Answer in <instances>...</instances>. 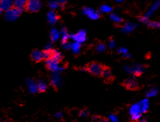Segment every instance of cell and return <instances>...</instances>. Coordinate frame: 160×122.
I'll return each mask as SVG.
<instances>
[{
    "mask_svg": "<svg viewBox=\"0 0 160 122\" xmlns=\"http://www.w3.org/2000/svg\"><path fill=\"white\" fill-rule=\"evenodd\" d=\"M24 11L23 9H18L17 7L13 6L9 10L4 11V18L6 21L12 23L16 21V20L18 19L21 13Z\"/></svg>",
    "mask_w": 160,
    "mask_h": 122,
    "instance_id": "6da1fadb",
    "label": "cell"
},
{
    "mask_svg": "<svg viewBox=\"0 0 160 122\" xmlns=\"http://www.w3.org/2000/svg\"><path fill=\"white\" fill-rule=\"evenodd\" d=\"M41 0H28L25 6V10L30 13H37L42 7Z\"/></svg>",
    "mask_w": 160,
    "mask_h": 122,
    "instance_id": "7a4b0ae2",
    "label": "cell"
},
{
    "mask_svg": "<svg viewBox=\"0 0 160 122\" xmlns=\"http://www.w3.org/2000/svg\"><path fill=\"white\" fill-rule=\"evenodd\" d=\"M46 65L48 70L53 72H60L65 69L64 67L60 65L59 62L55 61L52 58L46 60Z\"/></svg>",
    "mask_w": 160,
    "mask_h": 122,
    "instance_id": "3957f363",
    "label": "cell"
},
{
    "mask_svg": "<svg viewBox=\"0 0 160 122\" xmlns=\"http://www.w3.org/2000/svg\"><path fill=\"white\" fill-rule=\"evenodd\" d=\"M103 68V65H101V64L98 63H92L88 66L87 70L93 75L101 76Z\"/></svg>",
    "mask_w": 160,
    "mask_h": 122,
    "instance_id": "277c9868",
    "label": "cell"
},
{
    "mask_svg": "<svg viewBox=\"0 0 160 122\" xmlns=\"http://www.w3.org/2000/svg\"><path fill=\"white\" fill-rule=\"evenodd\" d=\"M82 13L90 18L91 20H96L100 18V12L98 11L95 10L94 9L89 7H84L82 9Z\"/></svg>",
    "mask_w": 160,
    "mask_h": 122,
    "instance_id": "5b68a950",
    "label": "cell"
},
{
    "mask_svg": "<svg viewBox=\"0 0 160 122\" xmlns=\"http://www.w3.org/2000/svg\"><path fill=\"white\" fill-rule=\"evenodd\" d=\"M70 38L74 41L78 42L82 44L84 41L87 40V32L84 30H81L77 33L73 34H71Z\"/></svg>",
    "mask_w": 160,
    "mask_h": 122,
    "instance_id": "8992f818",
    "label": "cell"
},
{
    "mask_svg": "<svg viewBox=\"0 0 160 122\" xmlns=\"http://www.w3.org/2000/svg\"><path fill=\"white\" fill-rule=\"evenodd\" d=\"M124 86L128 89L134 90L138 88V83L137 80L135 79V77H130L125 81Z\"/></svg>",
    "mask_w": 160,
    "mask_h": 122,
    "instance_id": "52a82bcc",
    "label": "cell"
},
{
    "mask_svg": "<svg viewBox=\"0 0 160 122\" xmlns=\"http://www.w3.org/2000/svg\"><path fill=\"white\" fill-rule=\"evenodd\" d=\"M159 5L160 1L159 0H156V1L152 4L151 6H150V8L149 9V10L148 11V12L144 15L145 16L148 18H150V16H152L158 10V9L159 8Z\"/></svg>",
    "mask_w": 160,
    "mask_h": 122,
    "instance_id": "ba28073f",
    "label": "cell"
},
{
    "mask_svg": "<svg viewBox=\"0 0 160 122\" xmlns=\"http://www.w3.org/2000/svg\"><path fill=\"white\" fill-rule=\"evenodd\" d=\"M26 86L30 93H36L38 92L37 86V82L33 79H28L26 81Z\"/></svg>",
    "mask_w": 160,
    "mask_h": 122,
    "instance_id": "9c48e42d",
    "label": "cell"
},
{
    "mask_svg": "<svg viewBox=\"0 0 160 122\" xmlns=\"http://www.w3.org/2000/svg\"><path fill=\"white\" fill-rule=\"evenodd\" d=\"M47 20L51 25H54L59 20V16L54 11H50L47 13Z\"/></svg>",
    "mask_w": 160,
    "mask_h": 122,
    "instance_id": "30bf717a",
    "label": "cell"
},
{
    "mask_svg": "<svg viewBox=\"0 0 160 122\" xmlns=\"http://www.w3.org/2000/svg\"><path fill=\"white\" fill-rule=\"evenodd\" d=\"M31 58L32 61L34 62H37V63L42 61V60H44L42 51L38 49H35V50L32 51V52L31 54Z\"/></svg>",
    "mask_w": 160,
    "mask_h": 122,
    "instance_id": "8fae6325",
    "label": "cell"
},
{
    "mask_svg": "<svg viewBox=\"0 0 160 122\" xmlns=\"http://www.w3.org/2000/svg\"><path fill=\"white\" fill-rule=\"evenodd\" d=\"M0 6L4 12L14 6L13 0H0Z\"/></svg>",
    "mask_w": 160,
    "mask_h": 122,
    "instance_id": "7c38bea8",
    "label": "cell"
},
{
    "mask_svg": "<svg viewBox=\"0 0 160 122\" xmlns=\"http://www.w3.org/2000/svg\"><path fill=\"white\" fill-rule=\"evenodd\" d=\"M52 84L55 87H59L62 83V79L59 75V72H54L52 77Z\"/></svg>",
    "mask_w": 160,
    "mask_h": 122,
    "instance_id": "4fadbf2b",
    "label": "cell"
},
{
    "mask_svg": "<svg viewBox=\"0 0 160 122\" xmlns=\"http://www.w3.org/2000/svg\"><path fill=\"white\" fill-rule=\"evenodd\" d=\"M145 67L142 65H135L133 67H132V73L134 75L136 76H140L145 72Z\"/></svg>",
    "mask_w": 160,
    "mask_h": 122,
    "instance_id": "5bb4252c",
    "label": "cell"
},
{
    "mask_svg": "<svg viewBox=\"0 0 160 122\" xmlns=\"http://www.w3.org/2000/svg\"><path fill=\"white\" fill-rule=\"evenodd\" d=\"M136 25L134 23H126L124 25V26L122 27V31L124 33L129 34L133 31L136 28Z\"/></svg>",
    "mask_w": 160,
    "mask_h": 122,
    "instance_id": "9a60e30c",
    "label": "cell"
},
{
    "mask_svg": "<svg viewBox=\"0 0 160 122\" xmlns=\"http://www.w3.org/2000/svg\"><path fill=\"white\" fill-rule=\"evenodd\" d=\"M129 114L131 116L134 114H142L141 113V109H140V105L139 103H134L129 108Z\"/></svg>",
    "mask_w": 160,
    "mask_h": 122,
    "instance_id": "2e32d148",
    "label": "cell"
},
{
    "mask_svg": "<svg viewBox=\"0 0 160 122\" xmlns=\"http://www.w3.org/2000/svg\"><path fill=\"white\" fill-rule=\"evenodd\" d=\"M140 109H141V113H145L148 111L150 107V103L148 99L145 98L143 99V100L141 101L140 103Z\"/></svg>",
    "mask_w": 160,
    "mask_h": 122,
    "instance_id": "e0dca14e",
    "label": "cell"
},
{
    "mask_svg": "<svg viewBox=\"0 0 160 122\" xmlns=\"http://www.w3.org/2000/svg\"><path fill=\"white\" fill-rule=\"evenodd\" d=\"M60 34H61V41L62 43L66 42V41H68L69 39L70 38V35H69L68 30H67L66 27H62L61 32H60Z\"/></svg>",
    "mask_w": 160,
    "mask_h": 122,
    "instance_id": "ac0fdd59",
    "label": "cell"
},
{
    "mask_svg": "<svg viewBox=\"0 0 160 122\" xmlns=\"http://www.w3.org/2000/svg\"><path fill=\"white\" fill-rule=\"evenodd\" d=\"M50 37L52 41L55 42V41L59 40V39L61 37V34H60L59 31L56 28H53L50 32Z\"/></svg>",
    "mask_w": 160,
    "mask_h": 122,
    "instance_id": "d6986e66",
    "label": "cell"
},
{
    "mask_svg": "<svg viewBox=\"0 0 160 122\" xmlns=\"http://www.w3.org/2000/svg\"><path fill=\"white\" fill-rule=\"evenodd\" d=\"M28 0H13V3H14V6L18 9L25 10V6Z\"/></svg>",
    "mask_w": 160,
    "mask_h": 122,
    "instance_id": "ffe728a7",
    "label": "cell"
},
{
    "mask_svg": "<svg viewBox=\"0 0 160 122\" xmlns=\"http://www.w3.org/2000/svg\"><path fill=\"white\" fill-rule=\"evenodd\" d=\"M110 19L116 24H121L123 22L122 18L120 17L119 15H117V13H110Z\"/></svg>",
    "mask_w": 160,
    "mask_h": 122,
    "instance_id": "44dd1931",
    "label": "cell"
},
{
    "mask_svg": "<svg viewBox=\"0 0 160 122\" xmlns=\"http://www.w3.org/2000/svg\"><path fill=\"white\" fill-rule=\"evenodd\" d=\"M70 49L73 51V54H75L76 55L80 54L81 50V44L76 42V41H74L73 43L71 44Z\"/></svg>",
    "mask_w": 160,
    "mask_h": 122,
    "instance_id": "7402d4cb",
    "label": "cell"
},
{
    "mask_svg": "<svg viewBox=\"0 0 160 122\" xmlns=\"http://www.w3.org/2000/svg\"><path fill=\"white\" fill-rule=\"evenodd\" d=\"M101 75L103 76V77L104 79H105L107 80H109V79H111L112 77V71L110 68H103V72H102Z\"/></svg>",
    "mask_w": 160,
    "mask_h": 122,
    "instance_id": "603a6c76",
    "label": "cell"
},
{
    "mask_svg": "<svg viewBox=\"0 0 160 122\" xmlns=\"http://www.w3.org/2000/svg\"><path fill=\"white\" fill-rule=\"evenodd\" d=\"M37 86L38 92H45L47 89V84L43 80H40L37 82Z\"/></svg>",
    "mask_w": 160,
    "mask_h": 122,
    "instance_id": "cb8c5ba5",
    "label": "cell"
},
{
    "mask_svg": "<svg viewBox=\"0 0 160 122\" xmlns=\"http://www.w3.org/2000/svg\"><path fill=\"white\" fill-rule=\"evenodd\" d=\"M112 6L108 5V4H103V5H101V7H100V12L104 13H112Z\"/></svg>",
    "mask_w": 160,
    "mask_h": 122,
    "instance_id": "d4e9b609",
    "label": "cell"
},
{
    "mask_svg": "<svg viewBox=\"0 0 160 122\" xmlns=\"http://www.w3.org/2000/svg\"><path fill=\"white\" fill-rule=\"evenodd\" d=\"M48 7L50 8L51 10H53V11L56 10V9H58L59 8H62L61 5H60L56 1H55V0H50L48 3Z\"/></svg>",
    "mask_w": 160,
    "mask_h": 122,
    "instance_id": "484cf974",
    "label": "cell"
},
{
    "mask_svg": "<svg viewBox=\"0 0 160 122\" xmlns=\"http://www.w3.org/2000/svg\"><path fill=\"white\" fill-rule=\"evenodd\" d=\"M51 58H52L53 60H54L55 61L60 62L62 59V55L61 53H60L59 51H53L52 52V56Z\"/></svg>",
    "mask_w": 160,
    "mask_h": 122,
    "instance_id": "4316f807",
    "label": "cell"
},
{
    "mask_svg": "<svg viewBox=\"0 0 160 122\" xmlns=\"http://www.w3.org/2000/svg\"><path fill=\"white\" fill-rule=\"evenodd\" d=\"M157 94H158V89L155 88V87H153V88L148 90L147 93H146V96L148 98H152L157 96Z\"/></svg>",
    "mask_w": 160,
    "mask_h": 122,
    "instance_id": "83f0119b",
    "label": "cell"
},
{
    "mask_svg": "<svg viewBox=\"0 0 160 122\" xmlns=\"http://www.w3.org/2000/svg\"><path fill=\"white\" fill-rule=\"evenodd\" d=\"M52 52L53 49H45L44 51H43V59L48 60L51 58L52 56Z\"/></svg>",
    "mask_w": 160,
    "mask_h": 122,
    "instance_id": "f1b7e54d",
    "label": "cell"
},
{
    "mask_svg": "<svg viewBox=\"0 0 160 122\" xmlns=\"http://www.w3.org/2000/svg\"><path fill=\"white\" fill-rule=\"evenodd\" d=\"M148 27H151V28H159L160 26V23L158 21H148L147 23Z\"/></svg>",
    "mask_w": 160,
    "mask_h": 122,
    "instance_id": "f546056e",
    "label": "cell"
},
{
    "mask_svg": "<svg viewBox=\"0 0 160 122\" xmlns=\"http://www.w3.org/2000/svg\"><path fill=\"white\" fill-rule=\"evenodd\" d=\"M106 49V45L103 43H100L96 46V50L98 53L104 52Z\"/></svg>",
    "mask_w": 160,
    "mask_h": 122,
    "instance_id": "4dcf8cb0",
    "label": "cell"
},
{
    "mask_svg": "<svg viewBox=\"0 0 160 122\" xmlns=\"http://www.w3.org/2000/svg\"><path fill=\"white\" fill-rule=\"evenodd\" d=\"M115 46H116V42L114 40H112H112H109L108 43V47L109 49H113L115 47Z\"/></svg>",
    "mask_w": 160,
    "mask_h": 122,
    "instance_id": "1f68e13d",
    "label": "cell"
},
{
    "mask_svg": "<svg viewBox=\"0 0 160 122\" xmlns=\"http://www.w3.org/2000/svg\"><path fill=\"white\" fill-rule=\"evenodd\" d=\"M89 110H87V109H84V110H82V111L80 112V116L82 117H84V118H85V117H87L89 116Z\"/></svg>",
    "mask_w": 160,
    "mask_h": 122,
    "instance_id": "d6a6232c",
    "label": "cell"
},
{
    "mask_svg": "<svg viewBox=\"0 0 160 122\" xmlns=\"http://www.w3.org/2000/svg\"><path fill=\"white\" fill-rule=\"evenodd\" d=\"M141 115H142V114H138L132 115V116H131V120L133 121H139L141 118Z\"/></svg>",
    "mask_w": 160,
    "mask_h": 122,
    "instance_id": "836d02e7",
    "label": "cell"
},
{
    "mask_svg": "<svg viewBox=\"0 0 160 122\" xmlns=\"http://www.w3.org/2000/svg\"><path fill=\"white\" fill-rule=\"evenodd\" d=\"M109 120H110V121H112V122H117L118 121H119V119H118V117L116 116L115 114H110V116H109Z\"/></svg>",
    "mask_w": 160,
    "mask_h": 122,
    "instance_id": "e575fe53",
    "label": "cell"
},
{
    "mask_svg": "<svg viewBox=\"0 0 160 122\" xmlns=\"http://www.w3.org/2000/svg\"><path fill=\"white\" fill-rule=\"evenodd\" d=\"M70 45H71V44L69 43V41H66V42L62 43V47H63V49L66 50L70 49Z\"/></svg>",
    "mask_w": 160,
    "mask_h": 122,
    "instance_id": "d590c367",
    "label": "cell"
},
{
    "mask_svg": "<svg viewBox=\"0 0 160 122\" xmlns=\"http://www.w3.org/2000/svg\"><path fill=\"white\" fill-rule=\"evenodd\" d=\"M117 52L119 53V54H126V53L129 52L128 51V49H126V48H124V47H121V48H119L117 50Z\"/></svg>",
    "mask_w": 160,
    "mask_h": 122,
    "instance_id": "8d00e7d4",
    "label": "cell"
},
{
    "mask_svg": "<svg viewBox=\"0 0 160 122\" xmlns=\"http://www.w3.org/2000/svg\"><path fill=\"white\" fill-rule=\"evenodd\" d=\"M139 21L140 23H145V24H147V23L149 21V18H146L145 16H143L140 17L139 18Z\"/></svg>",
    "mask_w": 160,
    "mask_h": 122,
    "instance_id": "74e56055",
    "label": "cell"
},
{
    "mask_svg": "<svg viewBox=\"0 0 160 122\" xmlns=\"http://www.w3.org/2000/svg\"><path fill=\"white\" fill-rule=\"evenodd\" d=\"M124 70L126 72L129 74H132V67L129 65H125L124 67Z\"/></svg>",
    "mask_w": 160,
    "mask_h": 122,
    "instance_id": "f35d334b",
    "label": "cell"
},
{
    "mask_svg": "<svg viewBox=\"0 0 160 122\" xmlns=\"http://www.w3.org/2000/svg\"><path fill=\"white\" fill-rule=\"evenodd\" d=\"M55 1H56L61 5V7H62L66 4V2H68V0H55Z\"/></svg>",
    "mask_w": 160,
    "mask_h": 122,
    "instance_id": "ab89813d",
    "label": "cell"
},
{
    "mask_svg": "<svg viewBox=\"0 0 160 122\" xmlns=\"http://www.w3.org/2000/svg\"><path fill=\"white\" fill-rule=\"evenodd\" d=\"M55 117L56 119H61L62 118V112H57V113L55 114Z\"/></svg>",
    "mask_w": 160,
    "mask_h": 122,
    "instance_id": "60d3db41",
    "label": "cell"
},
{
    "mask_svg": "<svg viewBox=\"0 0 160 122\" xmlns=\"http://www.w3.org/2000/svg\"><path fill=\"white\" fill-rule=\"evenodd\" d=\"M122 56H123V57L125 58H130L131 57V55L130 54L129 52H127V53H126V54H123Z\"/></svg>",
    "mask_w": 160,
    "mask_h": 122,
    "instance_id": "b9f144b4",
    "label": "cell"
},
{
    "mask_svg": "<svg viewBox=\"0 0 160 122\" xmlns=\"http://www.w3.org/2000/svg\"><path fill=\"white\" fill-rule=\"evenodd\" d=\"M46 49H52V44H47V45H46Z\"/></svg>",
    "mask_w": 160,
    "mask_h": 122,
    "instance_id": "7bdbcfd3",
    "label": "cell"
},
{
    "mask_svg": "<svg viewBox=\"0 0 160 122\" xmlns=\"http://www.w3.org/2000/svg\"><path fill=\"white\" fill-rule=\"evenodd\" d=\"M115 2H117V3H122V2H124V0H115Z\"/></svg>",
    "mask_w": 160,
    "mask_h": 122,
    "instance_id": "ee69618b",
    "label": "cell"
},
{
    "mask_svg": "<svg viewBox=\"0 0 160 122\" xmlns=\"http://www.w3.org/2000/svg\"><path fill=\"white\" fill-rule=\"evenodd\" d=\"M3 12H4L3 9H2L1 6H0V15H2V13H3Z\"/></svg>",
    "mask_w": 160,
    "mask_h": 122,
    "instance_id": "f6af8a7d",
    "label": "cell"
}]
</instances>
